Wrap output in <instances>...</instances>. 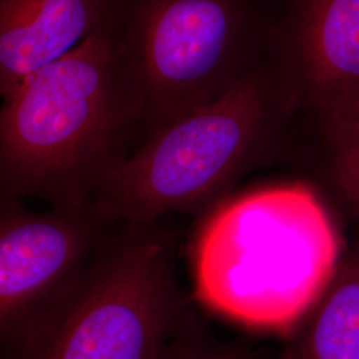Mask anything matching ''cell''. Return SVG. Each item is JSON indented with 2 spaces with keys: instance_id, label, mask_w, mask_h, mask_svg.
Wrapping results in <instances>:
<instances>
[{
  "instance_id": "obj_4",
  "label": "cell",
  "mask_w": 359,
  "mask_h": 359,
  "mask_svg": "<svg viewBox=\"0 0 359 359\" xmlns=\"http://www.w3.org/2000/svg\"><path fill=\"white\" fill-rule=\"evenodd\" d=\"M280 11L270 0H115L142 140L213 103L259 65Z\"/></svg>"
},
{
  "instance_id": "obj_6",
  "label": "cell",
  "mask_w": 359,
  "mask_h": 359,
  "mask_svg": "<svg viewBox=\"0 0 359 359\" xmlns=\"http://www.w3.org/2000/svg\"><path fill=\"white\" fill-rule=\"evenodd\" d=\"M114 226L93 201L32 212L0 200V354L65 298Z\"/></svg>"
},
{
  "instance_id": "obj_10",
  "label": "cell",
  "mask_w": 359,
  "mask_h": 359,
  "mask_svg": "<svg viewBox=\"0 0 359 359\" xmlns=\"http://www.w3.org/2000/svg\"><path fill=\"white\" fill-rule=\"evenodd\" d=\"M329 176L341 197L359 213V132L327 137Z\"/></svg>"
},
{
  "instance_id": "obj_5",
  "label": "cell",
  "mask_w": 359,
  "mask_h": 359,
  "mask_svg": "<svg viewBox=\"0 0 359 359\" xmlns=\"http://www.w3.org/2000/svg\"><path fill=\"white\" fill-rule=\"evenodd\" d=\"M160 221L109 233L65 298L0 359H164L181 298L173 234Z\"/></svg>"
},
{
  "instance_id": "obj_1",
  "label": "cell",
  "mask_w": 359,
  "mask_h": 359,
  "mask_svg": "<svg viewBox=\"0 0 359 359\" xmlns=\"http://www.w3.org/2000/svg\"><path fill=\"white\" fill-rule=\"evenodd\" d=\"M142 136V104L114 11L76 50L3 100L0 200L90 204Z\"/></svg>"
},
{
  "instance_id": "obj_7",
  "label": "cell",
  "mask_w": 359,
  "mask_h": 359,
  "mask_svg": "<svg viewBox=\"0 0 359 359\" xmlns=\"http://www.w3.org/2000/svg\"><path fill=\"white\" fill-rule=\"evenodd\" d=\"M271 53L323 126L359 103V0H283Z\"/></svg>"
},
{
  "instance_id": "obj_12",
  "label": "cell",
  "mask_w": 359,
  "mask_h": 359,
  "mask_svg": "<svg viewBox=\"0 0 359 359\" xmlns=\"http://www.w3.org/2000/svg\"><path fill=\"white\" fill-rule=\"evenodd\" d=\"M326 137L359 132V103L351 107L345 114L335 117L332 121L321 126Z\"/></svg>"
},
{
  "instance_id": "obj_3",
  "label": "cell",
  "mask_w": 359,
  "mask_h": 359,
  "mask_svg": "<svg viewBox=\"0 0 359 359\" xmlns=\"http://www.w3.org/2000/svg\"><path fill=\"white\" fill-rule=\"evenodd\" d=\"M297 111L270 51L217 100L148 133L93 204L112 225H148L200 209L278 151Z\"/></svg>"
},
{
  "instance_id": "obj_8",
  "label": "cell",
  "mask_w": 359,
  "mask_h": 359,
  "mask_svg": "<svg viewBox=\"0 0 359 359\" xmlns=\"http://www.w3.org/2000/svg\"><path fill=\"white\" fill-rule=\"evenodd\" d=\"M115 0H0V97L63 59L105 23Z\"/></svg>"
},
{
  "instance_id": "obj_9",
  "label": "cell",
  "mask_w": 359,
  "mask_h": 359,
  "mask_svg": "<svg viewBox=\"0 0 359 359\" xmlns=\"http://www.w3.org/2000/svg\"><path fill=\"white\" fill-rule=\"evenodd\" d=\"M301 323L297 359H359V236Z\"/></svg>"
},
{
  "instance_id": "obj_11",
  "label": "cell",
  "mask_w": 359,
  "mask_h": 359,
  "mask_svg": "<svg viewBox=\"0 0 359 359\" xmlns=\"http://www.w3.org/2000/svg\"><path fill=\"white\" fill-rule=\"evenodd\" d=\"M164 359H246V354L238 347H219L208 350H179L169 346Z\"/></svg>"
},
{
  "instance_id": "obj_2",
  "label": "cell",
  "mask_w": 359,
  "mask_h": 359,
  "mask_svg": "<svg viewBox=\"0 0 359 359\" xmlns=\"http://www.w3.org/2000/svg\"><path fill=\"white\" fill-rule=\"evenodd\" d=\"M344 253L327 206L308 182L257 188L219 204L198 228L194 293L229 321L286 333L317 304Z\"/></svg>"
}]
</instances>
